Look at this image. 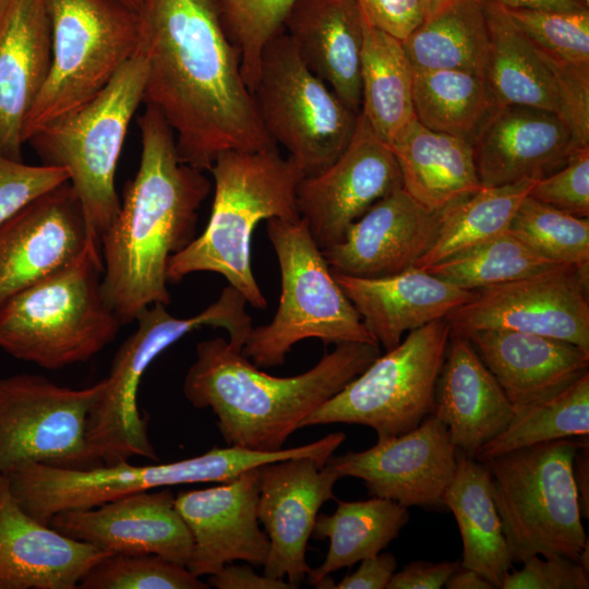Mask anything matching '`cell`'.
Masks as SVG:
<instances>
[{
    "label": "cell",
    "mask_w": 589,
    "mask_h": 589,
    "mask_svg": "<svg viewBox=\"0 0 589 589\" xmlns=\"http://www.w3.org/2000/svg\"><path fill=\"white\" fill-rule=\"evenodd\" d=\"M143 104L171 128L180 160L209 171L227 151L277 147L257 115L215 0H142Z\"/></svg>",
    "instance_id": "obj_1"
},
{
    "label": "cell",
    "mask_w": 589,
    "mask_h": 589,
    "mask_svg": "<svg viewBox=\"0 0 589 589\" xmlns=\"http://www.w3.org/2000/svg\"><path fill=\"white\" fill-rule=\"evenodd\" d=\"M137 125L139 169L99 238L103 296L122 325L154 303H170L169 259L195 239L199 209L212 188L204 171L180 160L175 134L158 110L145 106Z\"/></svg>",
    "instance_id": "obj_2"
},
{
    "label": "cell",
    "mask_w": 589,
    "mask_h": 589,
    "mask_svg": "<svg viewBox=\"0 0 589 589\" xmlns=\"http://www.w3.org/2000/svg\"><path fill=\"white\" fill-rule=\"evenodd\" d=\"M378 346L337 344L306 372L278 377L216 337L196 345L183 394L193 407L213 411L227 446L277 452L311 412L381 356Z\"/></svg>",
    "instance_id": "obj_3"
},
{
    "label": "cell",
    "mask_w": 589,
    "mask_h": 589,
    "mask_svg": "<svg viewBox=\"0 0 589 589\" xmlns=\"http://www.w3.org/2000/svg\"><path fill=\"white\" fill-rule=\"evenodd\" d=\"M209 172L215 192L208 223L187 248L169 259L167 281L176 284L197 272L217 273L249 304L265 309L267 301L252 272V233L263 219L300 218L296 190L304 176L277 147L224 152Z\"/></svg>",
    "instance_id": "obj_4"
},
{
    "label": "cell",
    "mask_w": 589,
    "mask_h": 589,
    "mask_svg": "<svg viewBox=\"0 0 589 589\" xmlns=\"http://www.w3.org/2000/svg\"><path fill=\"white\" fill-rule=\"evenodd\" d=\"M104 263L92 236L70 264L0 305V349L46 370L91 360L122 324L101 291Z\"/></svg>",
    "instance_id": "obj_5"
},
{
    "label": "cell",
    "mask_w": 589,
    "mask_h": 589,
    "mask_svg": "<svg viewBox=\"0 0 589 589\" xmlns=\"http://www.w3.org/2000/svg\"><path fill=\"white\" fill-rule=\"evenodd\" d=\"M247 303L242 293L228 285L216 301L191 317H176L163 303H154L139 313L137 327L115 353L105 387L88 414L86 447L91 468L133 457L158 460L137 406L145 371L168 347L203 326L223 327L228 332L229 345L242 350L253 327Z\"/></svg>",
    "instance_id": "obj_6"
},
{
    "label": "cell",
    "mask_w": 589,
    "mask_h": 589,
    "mask_svg": "<svg viewBox=\"0 0 589 589\" xmlns=\"http://www.w3.org/2000/svg\"><path fill=\"white\" fill-rule=\"evenodd\" d=\"M587 438L540 443L483 461L513 563L533 555L578 562L588 539L573 460Z\"/></svg>",
    "instance_id": "obj_7"
},
{
    "label": "cell",
    "mask_w": 589,
    "mask_h": 589,
    "mask_svg": "<svg viewBox=\"0 0 589 589\" xmlns=\"http://www.w3.org/2000/svg\"><path fill=\"white\" fill-rule=\"evenodd\" d=\"M146 74V61L136 49L94 98L26 141L44 165L67 170L88 227L98 239L120 208L115 176L130 122L143 104Z\"/></svg>",
    "instance_id": "obj_8"
},
{
    "label": "cell",
    "mask_w": 589,
    "mask_h": 589,
    "mask_svg": "<svg viewBox=\"0 0 589 589\" xmlns=\"http://www.w3.org/2000/svg\"><path fill=\"white\" fill-rule=\"evenodd\" d=\"M266 231L279 264L280 300L268 324L252 327L241 353L257 368H274L285 363L293 345L308 338L325 345L377 344L337 284L304 219L271 218Z\"/></svg>",
    "instance_id": "obj_9"
},
{
    "label": "cell",
    "mask_w": 589,
    "mask_h": 589,
    "mask_svg": "<svg viewBox=\"0 0 589 589\" xmlns=\"http://www.w3.org/2000/svg\"><path fill=\"white\" fill-rule=\"evenodd\" d=\"M290 452H256L237 446L214 447L188 459L134 466L129 461L72 469L40 462L8 470L10 490L20 506L48 525L52 516L101 505L127 494L180 484L226 482L243 471L286 459Z\"/></svg>",
    "instance_id": "obj_10"
},
{
    "label": "cell",
    "mask_w": 589,
    "mask_h": 589,
    "mask_svg": "<svg viewBox=\"0 0 589 589\" xmlns=\"http://www.w3.org/2000/svg\"><path fill=\"white\" fill-rule=\"evenodd\" d=\"M51 59L23 125L26 141L100 93L139 45V15L116 0H47Z\"/></svg>",
    "instance_id": "obj_11"
},
{
    "label": "cell",
    "mask_w": 589,
    "mask_h": 589,
    "mask_svg": "<svg viewBox=\"0 0 589 589\" xmlns=\"http://www.w3.org/2000/svg\"><path fill=\"white\" fill-rule=\"evenodd\" d=\"M251 94L264 130L304 177L330 166L356 131L360 112L304 64L283 28L263 48Z\"/></svg>",
    "instance_id": "obj_12"
},
{
    "label": "cell",
    "mask_w": 589,
    "mask_h": 589,
    "mask_svg": "<svg viewBox=\"0 0 589 589\" xmlns=\"http://www.w3.org/2000/svg\"><path fill=\"white\" fill-rule=\"evenodd\" d=\"M446 318L414 330L299 425L347 423L373 429L377 438L416 429L435 409V393L450 336Z\"/></svg>",
    "instance_id": "obj_13"
},
{
    "label": "cell",
    "mask_w": 589,
    "mask_h": 589,
    "mask_svg": "<svg viewBox=\"0 0 589 589\" xmlns=\"http://www.w3.org/2000/svg\"><path fill=\"white\" fill-rule=\"evenodd\" d=\"M106 384L61 386L38 374L0 377V474L32 462L88 469V414Z\"/></svg>",
    "instance_id": "obj_14"
},
{
    "label": "cell",
    "mask_w": 589,
    "mask_h": 589,
    "mask_svg": "<svg viewBox=\"0 0 589 589\" xmlns=\"http://www.w3.org/2000/svg\"><path fill=\"white\" fill-rule=\"evenodd\" d=\"M588 280L589 274L563 266L479 289L446 320L464 335L510 329L565 340L589 351Z\"/></svg>",
    "instance_id": "obj_15"
},
{
    "label": "cell",
    "mask_w": 589,
    "mask_h": 589,
    "mask_svg": "<svg viewBox=\"0 0 589 589\" xmlns=\"http://www.w3.org/2000/svg\"><path fill=\"white\" fill-rule=\"evenodd\" d=\"M400 187L401 176L392 148L360 112L346 149L325 170L300 180L296 202L312 238L324 250L341 242L357 219Z\"/></svg>",
    "instance_id": "obj_16"
},
{
    "label": "cell",
    "mask_w": 589,
    "mask_h": 589,
    "mask_svg": "<svg viewBox=\"0 0 589 589\" xmlns=\"http://www.w3.org/2000/svg\"><path fill=\"white\" fill-rule=\"evenodd\" d=\"M457 448L447 426L434 414L416 429L377 438L361 452L332 455L326 461L340 476L363 481L371 496L405 507L443 506V495L457 465Z\"/></svg>",
    "instance_id": "obj_17"
},
{
    "label": "cell",
    "mask_w": 589,
    "mask_h": 589,
    "mask_svg": "<svg viewBox=\"0 0 589 589\" xmlns=\"http://www.w3.org/2000/svg\"><path fill=\"white\" fill-rule=\"evenodd\" d=\"M257 518L269 541L264 575L287 579L296 588L310 572L305 552L322 505L336 500L341 476L327 462L308 456L259 467Z\"/></svg>",
    "instance_id": "obj_18"
},
{
    "label": "cell",
    "mask_w": 589,
    "mask_h": 589,
    "mask_svg": "<svg viewBox=\"0 0 589 589\" xmlns=\"http://www.w3.org/2000/svg\"><path fill=\"white\" fill-rule=\"evenodd\" d=\"M95 236L68 181L0 225V305L74 261Z\"/></svg>",
    "instance_id": "obj_19"
},
{
    "label": "cell",
    "mask_w": 589,
    "mask_h": 589,
    "mask_svg": "<svg viewBox=\"0 0 589 589\" xmlns=\"http://www.w3.org/2000/svg\"><path fill=\"white\" fill-rule=\"evenodd\" d=\"M259 467L218 485L183 490L176 508L191 532L193 549L187 564L195 576H211L235 561L263 566L269 541L260 528Z\"/></svg>",
    "instance_id": "obj_20"
},
{
    "label": "cell",
    "mask_w": 589,
    "mask_h": 589,
    "mask_svg": "<svg viewBox=\"0 0 589 589\" xmlns=\"http://www.w3.org/2000/svg\"><path fill=\"white\" fill-rule=\"evenodd\" d=\"M175 496L170 488L131 493L92 508L58 513L48 525L111 553L155 554L187 566L193 540Z\"/></svg>",
    "instance_id": "obj_21"
},
{
    "label": "cell",
    "mask_w": 589,
    "mask_h": 589,
    "mask_svg": "<svg viewBox=\"0 0 589 589\" xmlns=\"http://www.w3.org/2000/svg\"><path fill=\"white\" fill-rule=\"evenodd\" d=\"M440 212H431L402 187L375 202L322 253L334 273L376 278L416 267L433 245Z\"/></svg>",
    "instance_id": "obj_22"
},
{
    "label": "cell",
    "mask_w": 589,
    "mask_h": 589,
    "mask_svg": "<svg viewBox=\"0 0 589 589\" xmlns=\"http://www.w3.org/2000/svg\"><path fill=\"white\" fill-rule=\"evenodd\" d=\"M472 148L482 188L537 181L563 167L575 152L570 132L555 112L526 106L494 108Z\"/></svg>",
    "instance_id": "obj_23"
},
{
    "label": "cell",
    "mask_w": 589,
    "mask_h": 589,
    "mask_svg": "<svg viewBox=\"0 0 589 589\" xmlns=\"http://www.w3.org/2000/svg\"><path fill=\"white\" fill-rule=\"evenodd\" d=\"M112 554L71 539L29 516L0 474V589H77Z\"/></svg>",
    "instance_id": "obj_24"
},
{
    "label": "cell",
    "mask_w": 589,
    "mask_h": 589,
    "mask_svg": "<svg viewBox=\"0 0 589 589\" xmlns=\"http://www.w3.org/2000/svg\"><path fill=\"white\" fill-rule=\"evenodd\" d=\"M333 275L369 333L386 351L395 348L405 333L446 318L474 296V291L417 267L376 278Z\"/></svg>",
    "instance_id": "obj_25"
},
{
    "label": "cell",
    "mask_w": 589,
    "mask_h": 589,
    "mask_svg": "<svg viewBox=\"0 0 589 589\" xmlns=\"http://www.w3.org/2000/svg\"><path fill=\"white\" fill-rule=\"evenodd\" d=\"M47 0H12L0 26V154L23 161L24 121L49 71Z\"/></svg>",
    "instance_id": "obj_26"
},
{
    "label": "cell",
    "mask_w": 589,
    "mask_h": 589,
    "mask_svg": "<svg viewBox=\"0 0 589 589\" xmlns=\"http://www.w3.org/2000/svg\"><path fill=\"white\" fill-rule=\"evenodd\" d=\"M514 407L470 340L452 329L435 393L437 417L470 457L510 422Z\"/></svg>",
    "instance_id": "obj_27"
},
{
    "label": "cell",
    "mask_w": 589,
    "mask_h": 589,
    "mask_svg": "<svg viewBox=\"0 0 589 589\" xmlns=\"http://www.w3.org/2000/svg\"><path fill=\"white\" fill-rule=\"evenodd\" d=\"M465 336L515 411L563 389L589 369V351L565 340L510 329Z\"/></svg>",
    "instance_id": "obj_28"
},
{
    "label": "cell",
    "mask_w": 589,
    "mask_h": 589,
    "mask_svg": "<svg viewBox=\"0 0 589 589\" xmlns=\"http://www.w3.org/2000/svg\"><path fill=\"white\" fill-rule=\"evenodd\" d=\"M283 29L304 64L360 112L363 27L357 0H296Z\"/></svg>",
    "instance_id": "obj_29"
},
{
    "label": "cell",
    "mask_w": 589,
    "mask_h": 589,
    "mask_svg": "<svg viewBox=\"0 0 589 589\" xmlns=\"http://www.w3.org/2000/svg\"><path fill=\"white\" fill-rule=\"evenodd\" d=\"M402 189L431 212L478 192L480 183L471 142L409 121L389 144Z\"/></svg>",
    "instance_id": "obj_30"
},
{
    "label": "cell",
    "mask_w": 589,
    "mask_h": 589,
    "mask_svg": "<svg viewBox=\"0 0 589 589\" xmlns=\"http://www.w3.org/2000/svg\"><path fill=\"white\" fill-rule=\"evenodd\" d=\"M443 505L453 513L461 537V566L473 569L501 589L513 569L502 521L483 462L457 452V465Z\"/></svg>",
    "instance_id": "obj_31"
},
{
    "label": "cell",
    "mask_w": 589,
    "mask_h": 589,
    "mask_svg": "<svg viewBox=\"0 0 589 589\" xmlns=\"http://www.w3.org/2000/svg\"><path fill=\"white\" fill-rule=\"evenodd\" d=\"M482 1L489 33L483 77L495 106H526L556 113L553 79L536 46L505 7Z\"/></svg>",
    "instance_id": "obj_32"
},
{
    "label": "cell",
    "mask_w": 589,
    "mask_h": 589,
    "mask_svg": "<svg viewBox=\"0 0 589 589\" xmlns=\"http://www.w3.org/2000/svg\"><path fill=\"white\" fill-rule=\"evenodd\" d=\"M330 514H318L311 537L329 540L324 562L306 575L317 587L333 572L381 553L409 521L408 508L388 498L372 496L365 501L336 500Z\"/></svg>",
    "instance_id": "obj_33"
},
{
    "label": "cell",
    "mask_w": 589,
    "mask_h": 589,
    "mask_svg": "<svg viewBox=\"0 0 589 589\" xmlns=\"http://www.w3.org/2000/svg\"><path fill=\"white\" fill-rule=\"evenodd\" d=\"M401 44L413 69L464 70L483 76L489 48L483 1H441Z\"/></svg>",
    "instance_id": "obj_34"
},
{
    "label": "cell",
    "mask_w": 589,
    "mask_h": 589,
    "mask_svg": "<svg viewBox=\"0 0 589 589\" xmlns=\"http://www.w3.org/2000/svg\"><path fill=\"white\" fill-rule=\"evenodd\" d=\"M362 27L360 112L389 145L414 118L413 70L401 40L374 27L363 15Z\"/></svg>",
    "instance_id": "obj_35"
},
{
    "label": "cell",
    "mask_w": 589,
    "mask_h": 589,
    "mask_svg": "<svg viewBox=\"0 0 589 589\" xmlns=\"http://www.w3.org/2000/svg\"><path fill=\"white\" fill-rule=\"evenodd\" d=\"M414 118L425 128L472 141L496 108L484 77L450 69H413Z\"/></svg>",
    "instance_id": "obj_36"
},
{
    "label": "cell",
    "mask_w": 589,
    "mask_h": 589,
    "mask_svg": "<svg viewBox=\"0 0 589 589\" xmlns=\"http://www.w3.org/2000/svg\"><path fill=\"white\" fill-rule=\"evenodd\" d=\"M533 182L482 188L441 211L436 239L416 267L424 269L508 231Z\"/></svg>",
    "instance_id": "obj_37"
},
{
    "label": "cell",
    "mask_w": 589,
    "mask_h": 589,
    "mask_svg": "<svg viewBox=\"0 0 589 589\" xmlns=\"http://www.w3.org/2000/svg\"><path fill=\"white\" fill-rule=\"evenodd\" d=\"M589 434V371L563 389L515 411L508 425L474 458L492 457L556 440Z\"/></svg>",
    "instance_id": "obj_38"
},
{
    "label": "cell",
    "mask_w": 589,
    "mask_h": 589,
    "mask_svg": "<svg viewBox=\"0 0 589 589\" xmlns=\"http://www.w3.org/2000/svg\"><path fill=\"white\" fill-rule=\"evenodd\" d=\"M563 266L506 231L424 269L461 289L476 291Z\"/></svg>",
    "instance_id": "obj_39"
},
{
    "label": "cell",
    "mask_w": 589,
    "mask_h": 589,
    "mask_svg": "<svg viewBox=\"0 0 589 589\" xmlns=\"http://www.w3.org/2000/svg\"><path fill=\"white\" fill-rule=\"evenodd\" d=\"M508 231L546 259L589 274V217H577L527 195Z\"/></svg>",
    "instance_id": "obj_40"
},
{
    "label": "cell",
    "mask_w": 589,
    "mask_h": 589,
    "mask_svg": "<svg viewBox=\"0 0 589 589\" xmlns=\"http://www.w3.org/2000/svg\"><path fill=\"white\" fill-rule=\"evenodd\" d=\"M296 0H215L225 32L236 47L243 80L252 92L266 43L283 28Z\"/></svg>",
    "instance_id": "obj_41"
},
{
    "label": "cell",
    "mask_w": 589,
    "mask_h": 589,
    "mask_svg": "<svg viewBox=\"0 0 589 589\" xmlns=\"http://www.w3.org/2000/svg\"><path fill=\"white\" fill-rule=\"evenodd\" d=\"M187 566L155 554L112 553L80 580V589H207Z\"/></svg>",
    "instance_id": "obj_42"
},
{
    "label": "cell",
    "mask_w": 589,
    "mask_h": 589,
    "mask_svg": "<svg viewBox=\"0 0 589 589\" xmlns=\"http://www.w3.org/2000/svg\"><path fill=\"white\" fill-rule=\"evenodd\" d=\"M506 10L539 50L565 62L589 64V9Z\"/></svg>",
    "instance_id": "obj_43"
},
{
    "label": "cell",
    "mask_w": 589,
    "mask_h": 589,
    "mask_svg": "<svg viewBox=\"0 0 589 589\" xmlns=\"http://www.w3.org/2000/svg\"><path fill=\"white\" fill-rule=\"evenodd\" d=\"M537 50L551 72L556 115L569 130L574 149L589 147V64L565 62Z\"/></svg>",
    "instance_id": "obj_44"
},
{
    "label": "cell",
    "mask_w": 589,
    "mask_h": 589,
    "mask_svg": "<svg viewBox=\"0 0 589 589\" xmlns=\"http://www.w3.org/2000/svg\"><path fill=\"white\" fill-rule=\"evenodd\" d=\"M528 195L577 217L589 216V147L575 151L566 164L533 182Z\"/></svg>",
    "instance_id": "obj_45"
},
{
    "label": "cell",
    "mask_w": 589,
    "mask_h": 589,
    "mask_svg": "<svg viewBox=\"0 0 589 589\" xmlns=\"http://www.w3.org/2000/svg\"><path fill=\"white\" fill-rule=\"evenodd\" d=\"M68 180L61 167L26 165L0 154V225L28 202Z\"/></svg>",
    "instance_id": "obj_46"
},
{
    "label": "cell",
    "mask_w": 589,
    "mask_h": 589,
    "mask_svg": "<svg viewBox=\"0 0 589 589\" xmlns=\"http://www.w3.org/2000/svg\"><path fill=\"white\" fill-rule=\"evenodd\" d=\"M589 574L576 561L565 556L533 555L512 569L501 589H588Z\"/></svg>",
    "instance_id": "obj_47"
},
{
    "label": "cell",
    "mask_w": 589,
    "mask_h": 589,
    "mask_svg": "<svg viewBox=\"0 0 589 589\" xmlns=\"http://www.w3.org/2000/svg\"><path fill=\"white\" fill-rule=\"evenodd\" d=\"M362 15L374 27L404 40L422 21L421 0H357Z\"/></svg>",
    "instance_id": "obj_48"
},
{
    "label": "cell",
    "mask_w": 589,
    "mask_h": 589,
    "mask_svg": "<svg viewBox=\"0 0 589 589\" xmlns=\"http://www.w3.org/2000/svg\"><path fill=\"white\" fill-rule=\"evenodd\" d=\"M458 567L456 562H411L394 573L386 589H441Z\"/></svg>",
    "instance_id": "obj_49"
},
{
    "label": "cell",
    "mask_w": 589,
    "mask_h": 589,
    "mask_svg": "<svg viewBox=\"0 0 589 589\" xmlns=\"http://www.w3.org/2000/svg\"><path fill=\"white\" fill-rule=\"evenodd\" d=\"M397 567L396 557L389 553H378L360 561V566L347 575L336 589H386Z\"/></svg>",
    "instance_id": "obj_50"
},
{
    "label": "cell",
    "mask_w": 589,
    "mask_h": 589,
    "mask_svg": "<svg viewBox=\"0 0 589 589\" xmlns=\"http://www.w3.org/2000/svg\"><path fill=\"white\" fill-rule=\"evenodd\" d=\"M208 585L217 589H294L285 579L257 574L251 564H226L209 576Z\"/></svg>",
    "instance_id": "obj_51"
},
{
    "label": "cell",
    "mask_w": 589,
    "mask_h": 589,
    "mask_svg": "<svg viewBox=\"0 0 589 589\" xmlns=\"http://www.w3.org/2000/svg\"><path fill=\"white\" fill-rule=\"evenodd\" d=\"M573 478L578 493L581 517L589 518V443L577 448L573 460Z\"/></svg>",
    "instance_id": "obj_52"
},
{
    "label": "cell",
    "mask_w": 589,
    "mask_h": 589,
    "mask_svg": "<svg viewBox=\"0 0 589 589\" xmlns=\"http://www.w3.org/2000/svg\"><path fill=\"white\" fill-rule=\"evenodd\" d=\"M507 9L577 11L589 9L584 0H490Z\"/></svg>",
    "instance_id": "obj_53"
},
{
    "label": "cell",
    "mask_w": 589,
    "mask_h": 589,
    "mask_svg": "<svg viewBox=\"0 0 589 589\" xmlns=\"http://www.w3.org/2000/svg\"><path fill=\"white\" fill-rule=\"evenodd\" d=\"M447 589H493V585L478 572L459 566L445 584Z\"/></svg>",
    "instance_id": "obj_54"
},
{
    "label": "cell",
    "mask_w": 589,
    "mask_h": 589,
    "mask_svg": "<svg viewBox=\"0 0 589 589\" xmlns=\"http://www.w3.org/2000/svg\"><path fill=\"white\" fill-rule=\"evenodd\" d=\"M116 1L136 12L140 10L141 3H142V0H116Z\"/></svg>",
    "instance_id": "obj_55"
},
{
    "label": "cell",
    "mask_w": 589,
    "mask_h": 589,
    "mask_svg": "<svg viewBox=\"0 0 589 589\" xmlns=\"http://www.w3.org/2000/svg\"><path fill=\"white\" fill-rule=\"evenodd\" d=\"M12 0H0V26L10 9Z\"/></svg>",
    "instance_id": "obj_56"
},
{
    "label": "cell",
    "mask_w": 589,
    "mask_h": 589,
    "mask_svg": "<svg viewBox=\"0 0 589 589\" xmlns=\"http://www.w3.org/2000/svg\"><path fill=\"white\" fill-rule=\"evenodd\" d=\"M443 0H421V3L424 9V14L430 11L432 8H434L436 4H438Z\"/></svg>",
    "instance_id": "obj_57"
},
{
    "label": "cell",
    "mask_w": 589,
    "mask_h": 589,
    "mask_svg": "<svg viewBox=\"0 0 589 589\" xmlns=\"http://www.w3.org/2000/svg\"><path fill=\"white\" fill-rule=\"evenodd\" d=\"M589 5V0H584Z\"/></svg>",
    "instance_id": "obj_58"
}]
</instances>
